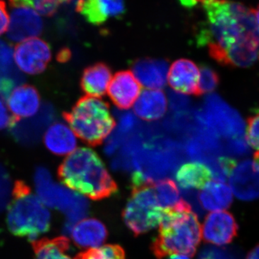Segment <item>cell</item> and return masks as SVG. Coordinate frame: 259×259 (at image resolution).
I'll use <instances>...</instances> for the list:
<instances>
[{
  "label": "cell",
  "instance_id": "6da1fadb",
  "mask_svg": "<svg viewBox=\"0 0 259 259\" xmlns=\"http://www.w3.org/2000/svg\"><path fill=\"white\" fill-rule=\"evenodd\" d=\"M199 5L205 20L197 35V45L207 47L220 64L245 68L259 63V25L253 10L231 0H185Z\"/></svg>",
  "mask_w": 259,
  "mask_h": 259
},
{
  "label": "cell",
  "instance_id": "7a4b0ae2",
  "mask_svg": "<svg viewBox=\"0 0 259 259\" xmlns=\"http://www.w3.org/2000/svg\"><path fill=\"white\" fill-rule=\"evenodd\" d=\"M58 175L66 187L94 200L107 198L118 190L105 163L90 148L71 153L59 166Z\"/></svg>",
  "mask_w": 259,
  "mask_h": 259
},
{
  "label": "cell",
  "instance_id": "3957f363",
  "mask_svg": "<svg viewBox=\"0 0 259 259\" xmlns=\"http://www.w3.org/2000/svg\"><path fill=\"white\" fill-rule=\"evenodd\" d=\"M159 226L158 236L151 245L158 258L169 255H194L202 237V227L185 199L176 208L165 210Z\"/></svg>",
  "mask_w": 259,
  "mask_h": 259
},
{
  "label": "cell",
  "instance_id": "277c9868",
  "mask_svg": "<svg viewBox=\"0 0 259 259\" xmlns=\"http://www.w3.org/2000/svg\"><path fill=\"white\" fill-rule=\"evenodd\" d=\"M13 200L8 214V224L15 236L31 241L49 231L51 214L47 206L32 194L30 187L18 181L13 187Z\"/></svg>",
  "mask_w": 259,
  "mask_h": 259
},
{
  "label": "cell",
  "instance_id": "5b68a950",
  "mask_svg": "<svg viewBox=\"0 0 259 259\" xmlns=\"http://www.w3.org/2000/svg\"><path fill=\"white\" fill-rule=\"evenodd\" d=\"M63 116L73 132L91 146L102 144L116 125L108 104L95 97H81Z\"/></svg>",
  "mask_w": 259,
  "mask_h": 259
},
{
  "label": "cell",
  "instance_id": "8992f818",
  "mask_svg": "<svg viewBox=\"0 0 259 259\" xmlns=\"http://www.w3.org/2000/svg\"><path fill=\"white\" fill-rule=\"evenodd\" d=\"M153 182L146 181L141 185L132 186V195L122 212L124 222L135 236L160 226L164 216L165 209L158 202Z\"/></svg>",
  "mask_w": 259,
  "mask_h": 259
},
{
  "label": "cell",
  "instance_id": "52a82bcc",
  "mask_svg": "<svg viewBox=\"0 0 259 259\" xmlns=\"http://www.w3.org/2000/svg\"><path fill=\"white\" fill-rule=\"evenodd\" d=\"M35 183L39 198L44 204L59 209L66 214L69 229L71 230L74 223L79 222L88 214L89 204L86 199L54 182L47 168H37Z\"/></svg>",
  "mask_w": 259,
  "mask_h": 259
},
{
  "label": "cell",
  "instance_id": "ba28073f",
  "mask_svg": "<svg viewBox=\"0 0 259 259\" xmlns=\"http://www.w3.org/2000/svg\"><path fill=\"white\" fill-rule=\"evenodd\" d=\"M202 115V122L227 141L243 138L244 124L241 116L218 95L207 97Z\"/></svg>",
  "mask_w": 259,
  "mask_h": 259
},
{
  "label": "cell",
  "instance_id": "9c48e42d",
  "mask_svg": "<svg viewBox=\"0 0 259 259\" xmlns=\"http://www.w3.org/2000/svg\"><path fill=\"white\" fill-rule=\"evenodd\" d=\"M13 56L19 69L25 74L35 75L47 69L51 59V51L47 42L33 38L19 44Z\"/></svg>",
  "mask_w": 259,
  "mask_h": 259
},
{
  "label": "cell",
  "instance_id": "30bf717a",
  "mask_svg": "<svg viewBox=\"0 0 259 259\" xmlns=\"http://www.w3.org/2000/svg\"><path fill=\"white\" fill-rule=\"evenodd\" d=\"M232 192L238 199L251 201L259 197V160H245L236 164L229 175Z\"/></svg>",
  "mask_w": 259,
  "mask_h": 259
},
{
  "label": "cell",
  "instance_id": "8fae6325",
  "mask_svg": "<svg viewBox=\"0 0 259 259\" xmlns=\"http://www.w3.org/2000/svg\"><path fill=\"white\" fill-rule=\"evenodd\" d=\"M54 118V110L50 105H44L36 115L29 119L15 120L13 117L10 131L19 143L25 145L35 144L42 132Z\"/></svg>",
  "mask_w": 259,
  "mask_h": 259
},
{
  "label": "cell",
  "instance_id": "7c38bea8",
  "mask_svg": "<svg viewBox=\"0 0 259 259\" xmlns=\"http://www.w3.org/2000/svg\"><path fill=\"white\" fill-rule=\"evenodd\" d=\"M238 233V225L231 213L216 211L209 214L202 227V236L206 242L217 245L231 243Z\"/></svg>",
  "mask_w": 259,
  "mask_h": 259
},
{
  "label": "cell",
  "instance_id": "4fadbf2b",
  "mask_svg": "<svg viewBox=\"0 0 259 259\" xmlns=\"http://www.w3.org/2000/svg\"><path fill=\"white\" fill-rule=\"evenodd\" d=\"M44 24L37 12L29 7H15L8 27V36L13 42H21L38 36Z\"/></svg>",
  "mask_w": 259,
  "mask_h": 259
},
{
  "label": "cell",
  "instance_id": "5bb4252c",
  "mask_svg": "<svg viewBox=\"0 0 259 259\" xmlns=\"http://www.w3.org/2000/svg\"><path fill=\"white\" fill-rule=\"evenodd\" d=\"M108 95L117 108L128 110L132 107L141 92V84L131 71L116 73L109 86Z\"/></svg>",
  "mask_w": 259,
  "mask_h": 259
},
{
  "label": "cell",
  "instance_id": "9a60e30c",
  "mask_svg": "<svg viewBox=\"0 0 259 259\" xmlns=\"http://www.w3.org/2000/svg\"><path fill=\"white\" fill-rule=\"evenodd\" d=\"M199 71L193 61L178 59L172 64L168 72V83L175 91L199 96Z\"/></svg>",
  "mask_w": 259,
  "mask_h": 259
},
{
  "label": "cell",
  "instance_id": "2e32d148",
  "mask_svg": "<svg viewBox=\"0 0 259 259\" xmlns=\"http://www.w3.org/2000/svg\"><path fill=\"white\" fill-rule=\"evenodd\" d=\"M8 108L15 120L28 118L36 115L40 107V97L34 87L17 86L7 98Z\"/></svg>",
  "mask_w": 259,
  "mask_h": 259
},
{
  "label": "cell",
  "instance_id": "e0dca14e",
  "mask_svg": "<svg viewBox=\"0 0 259 259\" xmlns=\"http://www.w3.org/2000/svg\"><path fill=\"white\" fill-rule=\"evenodd\" d=\"M76 10L90 23L101 25L125 11L124 0H78Z\"/></svg>",
  "mask_w": 259,
  "mask_h": 259
},
{
  "label": "cell",
  "instance_id": "ac0fdd59",
  "mask_svg": "<svg viewBox=\"0 0 259 259\" xmlns=\"http://www.w3.org/2000/svg\"><path fill=\"white\" fill-rule=\"evenodd\" d=\"M132 69L136 79L146 88L156 90L166 84L168 64L163 59H138L132 64Z\"/></svg>",
  "mask_w": 259,
  "mask_h": 259
},
{
  "label": "cell",
  "instance_id": "d6986e66",
  "mask_svg": "<svg viewBox=\"0 0 259 259\" xmlns=\"http://www.w3.org/2000/svg\"><path fill=\"white\" fill-rule=\"evenodd\" d=\"M112 71L105 63H97L88 66L81 77V88L89 97H103L111 81Z\"/></svg>",
  "mask_w": 259,
  "mask_h": 259
},
{
  "label": "cell",
  "instance_id": "ffe728a7",
  "mask_svg": "<svg viewBox=\"0 0 259 259\" xmlns=\"http://www.w3.org/2000/svg\"><path fill=\"white\" fill-rule=\"evenodd\" d=\"M76 245L82 248H96L105 241L107 231L105 225L96 219H85L76 223L71 229Z\"/></svg>",
  "mask_w": 259,
  "mask_h": 259
},
{
  "label": "cell",
  "instance_id": "44dd1931",
  "mask_svg": "<svg viewBox=\"0 0 259 259\" xmlns=\"http://www.w3.org/2000/svg\"><path fill=\"white\" fill-rule=\"evenodd\" d=\"M44 144L47 149L57 156L74 152L77 141L72 130L62 122H54L46 131Z\"/></svg>",
  "mask_w": 259,
  "mask_h": 259
},
{
  "label": "cell",
  "instance_id": "7402d4cb",
  "mask_svg": "<svg viewBox=\"0 0 259 259\" xmlns=\"http://www.w3.org/2000/svg\"><path fill=\"white\" fill-rule=\"evenodd\" d=\"M167 99L160 90H144L136 102L134 112L140 118L146 121L159 120L166 114Z\"/></svg>",
  "mask_w": 259,
  "mask_h": 259
},
{
  "label": "cell",
  "instance_id": "603a6c76",
  "mask_svg": "<svg viewBox=\"0 0 259 259\" xmlns=\"http://www.w3.org/2000/svg\"><path fill=\"white\" fill-rule=\"evenodd\" d=\"M199 204L208 211H221L233 202L231 189L221 181H210L199 194Z\"/></svg>",
  "mask_w": 259,
  "mask_h": 259
},
{
  "label": "cell",
  "instance_id": "cb8c5ba5",
  "mask_svg": "<svg viewBox=\"0 0 259 259\" xmlns=\"http://www.w3.org/2000/svg\"><path fill=\"white\" fill-rule=\"evenodd\" d=\"M212 177L210 168L198 162L187 163L179 168L176 179L183 190L203 189Z\"/></svg>",
  "mask_w": 259,
  "mask_h": 259
},
{
  "label": "cell",
  "instance_id": "d4e9b609",
  "mask_svg": "<svg viewBox=\"0 0 259 259\" xmlns=\"http://www.w3.org/2000/svg\"><path fill=\"white\" fill-rule=\"evenodd\" d=\"M32 246L34 259H73L69 254V241L66 237L35 241Z\"/></svg>",
  "mask_w": 259,
  "mask_h": 259
},
{
  "label": "cell",
  "instance_id": "484cf974",
  "mask_svg": "<svg viewBox=\"0 0 259 259\" xmlns=\"http://www.w3.org/2000/svg\"><path fill=\"white\" fill-rule=\"evenodd\" d=\"M155 192L162 208L167 210L179 207L185 199L180 195V190L171 179H163L153 182Z\"/></svg>",
  "mask_w": 259,
  "mask_h": 259
},
{
  "label": "cell",
  "instance_id": "4316f807",
  "mask_svg": "<svg viewBox=\"0 0 259 259\" xmlns=\"http://www.w3.org/2000/svg\"><path fill=\"white\" fill-rule=\"evenodd\" d=\"M75 259H125V254L120 245H107L82 252Z\"/></svg>",
  "mask_w": 259,
  "mask_h": 259
},
{
  "label": "cell",
  "instance_id": "83f0119b",
  "mask_svg": "<svg viewBox=\"0 0 259 259\" xmlns=\"http://www.w3.org/2000/svg\"><path fill=\"white\" fill-rule=\"evenodd\" d=\"M200 80L199 83V95L212 93L220 82L219 75L209 66H201Z\"/></svg>",
  "mask_w": 259,
  "mask_h": 259
},
{
  "label": "cell",
  "instance_id": "f1b7e54d",
  "mask_svg": "<svg viewBox=\"0 0 259 259\" xmlns=\"http://www.w3.org/2000/svg\"><path fill=\"white\" fill-rule=\"evenodd\" d=\"M247 142L255 150L254 158L259 160V110L247 120Z\"/></svg>",
  "mask_w": 259,
  "mask_h": 259
},
{
  "label": "cell",
  "instance_id": "f546056e",
  "mask_svg": "<svg viewBox=\"0 0 259 259\" xmlns=\"http://www.w3.org/2000/svg\"><path fill=\"white\" fill-rule=\"evenodd\" d=\"M10 180L4 168L0 166V212L8 205L10 200Z\"/></svg>",
  "mask_w": 259,
  "mask_h": 259
},
{
  "label": "cell",
  "instance_id": "4dcf8cb0",
  "mask_svg": "<svg viewBox=\"0 0 259 259\" xmlns=\"http://www.w3.org/2000/svg\"><path fill=\"white\" fill-rule=\"evenodd\" d=\"M52 1L54 0H9L10 4L13 8L24 6L34 8L35 10Z\"/></svg>",
  "mask_w": 259,
  "mask_h": 259
},
{
  "label": "cell",
  "instance_id": "1f68e13d",
  "mask_svg": "<svg viewBox=\"0 0 259 259\" xmlns=\"http://www.w3.org/2000/svg\"><path fill=\"white\" fill-rule=\"evenodd\" d=\"M13 120V117L10 115L8 108L5 106L3 99L0 98V130L10 127Z\"/></svg>",
  "mask_w": 259,
  "mask_h": 259
},
{
  "label": "cell",
  "instance_id": "d6a6232c",
  "mask_svg": "<svg viewBox=\"0 0 259 259\" xmlns=\"http://www.w3.org/2000/svg\"><path fill=\"white\" fill-rule=\"evenodd\" d=\"M9 27V16L7 11L6 5L4 2L0 1V35L8 29Z\"/></svg>",
  "mask_w": 259,
  "mask_h": 259
},
{
  "label": "cell",
  "instance_id": "836d02e7",
  "mask_svg": "<svg viewBox=\"0 0 259 259\" xmlns=\"http://www.w3.org/2000/svg\"><path fill=\"white\" fill-rule=\"evenodd\" d=\"M199 259H225L224 255L220 250L214 248H207L201 253Z\"/></svg>",
  "mask_w": 259,
  "mask_h": 259
},
{
  "label": "cell",
  "instance_id": "e575fe53",
  "mask_svg": "<svg viewBox=\"0 0 259 259\" xmlns=\"http://www.w3.org/2000/svg\"><path fill=\"white\" fill-rule=\"evenodd\" d=\"M185 97L181 96H176V95H172L171 98V107L172 108L180 109V107H185L187 105V99Z\"/></svg>",
  "mask_w": 259,
  "mask_h": 259
},
{
  "label": "cell",
  "instance_id": "d590c367",
  "mask_svg": "<svg viewBox=\"0 0 259 259\" xmlns=\"http://www.w3.org/2000/svg\"><path fill=\"white\" fill-rule=\"evenodd\" d=\"M246 259H259V245L250 252Z\"/></svg>",
  "mask_w": 259,
  "mask_h": 259
},
{
  "label": "cell",
  "instance_id": "8d00e7d4",
  "mask_svg": "<svg viewBox=\"0 0 259 259\" xmlns=\"http://www.w3.org/2000/svg\"><path fill=\"white\" fill-rule=\"evenodd\" d=\"M169 259H190L187 255H173Z\"/></svg>",
  "mask_w": 259,
  "mask_h": 259
},
{
  "label": "cell",
  "instance_id": "74e56055",
  "mask_svg": "<svg viewBox=\"0 0 259 259\" xmlns=\"http://www.w3.org/2000/svg\"><path fill=\"white\" fill-rule=\"evenodd\" d=\"M253 10V13H254L255 19H256L257 22H258L259 25V5L258 6V8H256V9Z\"/></svg>",
  "mask_w": 259,
  "mask_h": 259
},
{
  "label": "cell",
  "instance_id": "f35d334b",
  "mask_svg": "<svg viewBox=\"0 0 259 259\" xmlns=\"http://www.w3.org/2000/svg\"><path fill=\"white\" fill-rule=\"evenodd\" d=\"M55 1L56 3H59V4H61V3H69L71 0H55Z\"/></svg>",
  "mask_w": 259,
  "mask_h": 259
}]
</instances>
